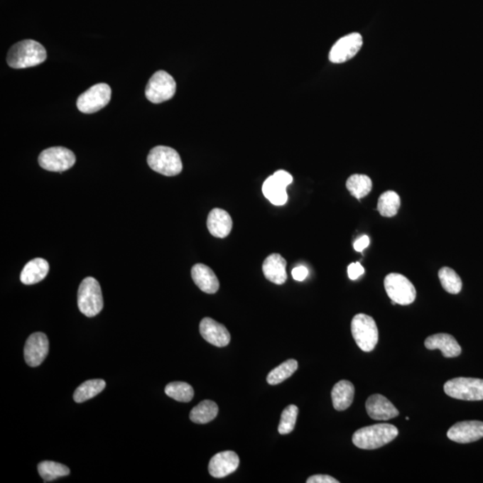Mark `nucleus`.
Instances as JSON below:
<instances>
[{"mask_svg": "<svg viewBox=\"0 0 483 483\" xmlns=\"http://www.w3.org/2000/svg\"><path fill=\"white\" fill-rule=\"evenodd\" d=\"M398 435V428L392 424L379 423L357 430L352 440L361 450H372L391 443Z\"/></svg>", "mask_w": 483, "mask_h": 483, "instance_id": "1", "label": "nucleus"}, {"mask_svg": "<svg viewBox=\"0 0 483 483\" xmlns=\"http://www.w3.org/2000/svg\"><path fill=\"white\" fill-rule=\"evenodd\" d=\"M46 58L47 51L43 45L33 40H23L10 48L6 62L10 67L22 69L36 67Z\"/></svg>", "mask_w": 483, "mask_h": 483, "instance_id": "2", "label": "nucleus"}, {"mask_svg": "<svg viewBox=\"0 0 483 483\" xmlns=\"http://www.w3.org/2000/svg\"><path fill=\"white\" fill-rule=\"evenodd\" d=\"M147 162L153 170L167 177L180 174L183 169L180 156L170 147H154L148 155Z\"/></svg>", "mask_w": 483, "mask_h": 483, "instance_id": "3", "label": "nucleus"}, {"mask_svg": "<svg viewBox=\"0 0 483 483\" xmlns=\"http://www.w3.org/2000/svg\"><path fill=\"white\" fill-rule=\"evenodd\" d=\"M351 331L355 343L364 352H371L377 346L379 330L372 317L364 313L357 314L352 320Z\"/></svg>", "mask_w": 483, "mask_h": 483, "instance_id": "4", "label": "nucleus"}, {"mask_svg": "<svg viewBox=\"0 0 483 483\" xmlns=\"http://www.w3.org/2000/svg\"><path fill=\"white\" fill-rule=\"evenodd\" d=\"M77 305L80 312L87 317H94L102 312V288L94 278L88 277L82 281L78 289Z\"/></svg>", "mask_w": 483, "mask_h": 483, "instance_id": "5", "label": "nucleus"}, {"mask_svg": "<svg viewBox=\"0 0 483 483\" xmlns=\"http://www.w3.org/2000/svg\"><path fill=\"white\" fill-rule=\"evenodd\" d=\"M444 391L448 396L465 401L483 400V379L455 378L445 383Z\"/></svg>", "mask_w": 483, "mask_h": 483, "instance_id": "6", "label": "nucleus"}, {"mask_svg": "<svg viewBox=\"0 0 483 483\" xmlns=\"http://www.w3.org/2000/svg\"><path fill=\"white\" fill-rule=\"evenodd\" d=\"M384 286L386 294L396 305H408L415 302L416 290L413 283L405 276L391 273L386 276Z\"/></svg>", "mask_w": 483, "mask_h": 483, "instance_id": "7", "label": "nucleus"}, {"mask_svg": "<svg viewBox=\"0 0 483 483\" xmlns=\"http://www.w3.org/2000/svg\"><path fill=\"white\" fill-rule=\"evenodd\" d=\"M177 84L174 78L168 72L161 70L155 72L148 82L145 95L151 102L158 104L173 98Z\"/></svg>", "mask_w": 483, "mask_h": 483, "instance_id": "8", "label": "nucleus"}, {"mask_svg": "<svg viewBox=\"0 0 483 483\" xmlns=\"http://www.w3.org/2000/svg\"><path fill=\"white\" fill-rule=\"evenodd\" d=\"M112 89L108 85H93L79 96L77 102V109L85 114L99 112L109 104L112 99Z\"/></svg>", "mask_w": 483, "mask_h": 483, "instance_id": "9", "label": "nucleus"}, {"mask_svg": "<svg viewBox=\"0 0 483 483\" xmlns=\"http://www.w3.org/2000/svg\"><path fill=\"white\" fill-rule=\"evenodd\" d=\"M293 182L291 174L285 170L275 172L262 185V192L272 205L281 206L288 202L286 188Z\"/></svg>", "mask_w": 483, "mask_h": 483, "instance_id": "10", "label": "nucleus"}, {"mask_svg": "<svg viewBox=\"0 0 483 483\" xmlns=\"http://www.w3.org/2000/svg\"><path fill=\"white\" fill-rule=\"evenodd\" d=\"M75 155L65 147H51L44 150L39 156L41 168L51 172H64L75 165Z\"/></svg>", "mask_w": 483, "mask_h": 483, "instance_id": "11", "label": "nucleus"}, {"mask_svg": "<svg viewBox=\"0 0 483 483\" xmlns=\"http://www.w3.org/2000/svg\"><path fill=\"white\" fill-rule=\"evenodd\" d=\"M362 46L360 33H354L341 38L333 45L330 53V60L335 64L344 63L352 60Z\"/></svg>", "mask_w": 483, "mask_h": 483, "instance_id": "12", "label": "nucleus"}, {"mask_svg": "<svg viewBox=\"0 0 483 483\" xmlns=\"http://www.w3.org/2000/svg\"><path fill=\"white\" fill-rule=\"evenodd\" d=\"M447 438L461 444L474 443L483 438V422L465 420L457 423L448 430Z\"/></svg>", "mask_w": 483, "mask_h": 483, "instance_id": "13", "label": "nucleus"}, {"mask_svg": "<svg viewBox=\"0 0 483 483\" xmlns=\"http://www.w3.org/2000/svg\"><path fill=\"white\" fill-rule=\"evenodd\" d=\"M48 354V340L44 333L31 335L24 347V359L31 367H39Z\"/></svg>", "mask_w": 483, "mask_h": 483, "instance_id": "14", "label": "nucleus"}, {"mask_svg": "<svg viewBox=\"0 0 483 483\" xmlns=\"http://www.w3.org/2000/svg\"><path fill=\"white\" fill-rule=\"evenodd\" d=\"M239 463V457L234 451L220 452L210 459V474L214 478L226 477L237 471Z\"/></svg>", "mask_w": 483, "mask_h": 483, "instance_id": "15", "label": "nucleus"}, {"mask_svg": "<svg viewBox=\"0 0 483 483\" xmlns=\"http://www.w3.org/2000/svg\"><path fill=\"white\" fill-rule=\"evenodd\" d=\"M200 333L207 342L217 347H227L230 342L231 337L227 327L212 318L202 320Z\"/></svg>", "mask_w": 483, "mask_h": 483, "instance_id": "16", "label": "nucleus"}, {"mask_svg": "<svg viewBox=\"0 0 483 483\" xmlns=\"http://www.w3.org/2000/svg\"><path fill=\"white\" fill-rule=\"evenodd\" d=\"M367 411L368 416L376 420H388L399 415L394 405L381 394L372 395L367 399Z\"/></svg>", "mask_w": 483, "mask_h": 483, "instance_id": "17", "label": "nucleus"}, {"mask_svg": "<svg viewBox=\"0 0 483 483\" xmlns=\"http://www.w3.org/2000/svg\"><path fill=\"white\" fill-rule=\"evenodd\" d=\"M425 347L429 350L439 349L446 358L457 357L461 354L460 344L450 334H435L426 338Z\"/></svg>", "mask_w": 483, "mask_h": 483, "instance_id": "18", "label": "nucleus"}, {"mask_svg": "<svg viewBox=\"0 0 483 483\" xmlns=\"http://www.w3.org/2000/svg\"><path fill=\"white\" fill-rule=\"evenodd\" d=\"M286 268V261L278 254L268 255L262 264L265 278L276 285H283L286 281L288 275Z\"/></svg>", "mask_w": 483, "mask_h": 483, "instance_id": "19", "label": "nucleus"}, {"mask_svg": "<svg viewBox=\"0 0 483 483\" xmlns=\"http://www.w3.org/2000/svg\"><path fill=\"white\" fill-rule=\"evenodd\" d=\"M192 278L195 285L206 294H215L219 289V279L208 266L202 264L193 266Z\"/></svg>", "mask_w": 483, "mask_h": 483, "instance_id": "20", "label": "nucleus"}, {"mask_svg": "<svg viewBox=\"0 0 483 483\" xmlns=\"http://www.w3.org/2000/svg\"><path fill=\"white\" fill-rule=\"evenodd\" d=\"M207 227L213 237L225 238L232 230V217L226 210L219 208L213 209L209 214Z\"/></svg>", "mask_w": 483, "mask_h": 483, "instance_id": "21", "label": "nucleus"}, {"mask_svg": "<svg viewBox=\"0 0 483 483\" xmlns=\"http://www.w3.org/2000/svg\"><path fill=\"white\" fill-rule=\"evenodd\" d=\"M50 271V265L43 258H36L24 266L21 272V282L24 285H34L43 281Z\"/></svg>", "mask_w": 483, "mask_h": 483, "instance_id": "22", "label": "nucleus"}, {"mask_svg": "<svg viewBox=\"0 0 483 483\" xmlns=\"http://www.w3.org/2000/svg\"><path fill=\"white\" fill-rule=\"evenodd\" d=\"M354 386L353 383L348 381H340L333 386L331 398L334 408L337 411H344L354 401Z\"/></svg>", "mask_w": 483, "mask_h": 483, "instance_id": "23", "label": "nucleus"}, {"mask_svg": "<svg viewBox=\"0 0 483 483\" xmlns=\"http://www.w3.org/2000/svg\"><path fill=\"white\" fill-rule=\"evenodd\" d=\"M219 413V406L212 400H205L198 406L193 407L190 413V419L192 423L205 424L212 422Z\"/></svg>", "mask_w": 483, "mask_h": 483, "instance_id": "24", "label": "nucleus"}, {"mask_svg": "<svg viewBox=\"0 0 483 483\" xmlns=\"http://www.w3.org/2000/svg\"><path fill=\"white\" fill-rule=\"evenodd\" d=\"M106 382L101 379H89L79 386L75 391L74 399L77 403H84L94 398L105 389Z\"/></svg>", "mask_w": 483, "mask_h": 483, "instance_id": "25", "label": "nucleus"}, {"mask_svg": "<svg viewBox=\"0 0 483 483\" xmlns=\"http://www.w3.org/2000/svg\"><path fill=\"white\" fill-rule=\"evenodd\" d=\"M401 206V199L394 191H386L382 193L378 200L379 214L386 217H392L396 215Z\"/></svg>", "mask_w": 483, "mask_h": 483, "instance_id": "26", "label": "nucleus"}, {"mask_svg": "<svg viewBox=\"0 0 483 483\" xmlns=\"http://www.w3.org/2000/svg\"><path fill=\"white\" fill-rule=\"evenodd\" d=\"M347 188L354 197L357 199L364 198L371 192L372 181L367 175H352L347 179Z\"/></svg>", "mask_w": 483, "mask_h": 483, "instance_id": "27", "label": "nucleus"}, {"mask_svg": "<svg viewBox=\"0 0 483 483\" xmlns=\"http://www.w3.org/2000/svg\"><path fill=\"white\" fill-rule=\"evenodd\" d=\"M298 369V362L294 359L283 362L278 367H276L268 374L267 382L268 384L275 386L281 384L286 379L291 377Z\"/></svg>", "mask_w": 483, "mask_h": 483, "instance_id": "28", "label": "nucleus"}, {"mask_svg": "<svg viewBox=\"0 0 483 483\" xmlns=\"http://www.w3.org/2000/svg\"><path fill=\"white\" fill-rule=\"evenodd\" d=\"M38 471L44 479V482H53L58 478L64 477L70 474V470L65 465L53 461H44L38 465Z\"/></svg>", "mask_w": 483, "mask_h": 483, "instance_id": "29", "label": "nucleus"}, {"mask_svg": "<svg viewBox=\"0 0 483 483\" xmlns=\"http://www.w3.org/2000/svg\"><path fill=\"white\" fill-rule=\"evenodd\" d=\"M165 395L175 401L188 403L193 398L195 391L191 385L182 381L169 383L165 388Z\"/></svg>", "mask_w": 483, "mask_h": 483, "instance_id": "30", "label": "nucleus"}, {"mask_svg": "<svg viewBox=\"0 0 483 483\" xmlns=\"http://www.w3.org/2000/svg\"><path fill=\"white\" fill-rule=\"evenodd\" d=\"M439 278L443 288L450 294L457 295L461 292L463 283L453 268H441L439 271Z\"/></svg>", "mask_w": 483, "mask_h": 483, "instance_id": "31", "label": "nucleus"}, {"mask_svg": "<svg viewBox=\"0 0 483 483\" xmlns=\"http://www.w3.org/2000/svg\"><path fill=\"white\" fill-rule=\"evenodd\" d=\"M298 413V407L295 405L286 407L281 413V423L278 425L279 433L286 435L294 430Z\"/></svg>", "mask_w": 483, "mask_h": 483, "instance_id": "32", "label": "nucleus"}, {"mask_svg": "<svg viewBox=\"0 0 483 483\" xmlns=\"http://www.w3.org/2000/svg\"><path fill=\"white\" fill-rule=\"evenodd\" d=\"M364 268L362 267L360 262H354V264L348 266L347 268L348 277H349L351 281H357L362 275L364 274Z\"/></svg>", "mask_w": 483, "mask_h": 483, "instance_id": "33", "label": "nucleus"}, {"mask_svg": "<svg viewBox=\"0 0 483 483\" xmlns=\"http://www.w3.org/2000/svg\"><path fill=\"white\" fill-rule=\"evenodd\" d=\"M307 483H338L337 479L330 475L317 474L308 478Z\"/></svg>", "mask_w": 483, "mask_h": 483, "instance_id": "34", "label": "nucleus"}, {"mask_svg": "<svg viewBox=\"0 0 483 483\" xmlns=\"http://www.w3.org/2000/svg\"><path fill=\"white\" fill-rule=\"evenodd\" d=\"M292 276L295 281H303L308 276V270L305 266H298L292 271Z\"/></svg>", "mask_w": 483, "mask_h": 483, "instance_id": "35", "label": "nucleus"}, {"mask_svg": "<svg viewBox=\"0 0 483 483\" xmlns=\"http://www.w3.org/2000/svg\"><path fill=\"white\" fill-rule=\"evenodd\" d=\"M370 244V238L367 236H362L354 242V248L357 251H362Z\"/></svg>", "mask_w": 483, "mask_h": 483, "instance_id": "36", "label": "nucleus"}]
</instances>
